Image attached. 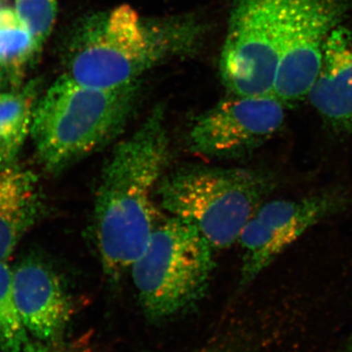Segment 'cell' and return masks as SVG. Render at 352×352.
<instances>
[{"mask_svg":"<svg viewBox=\"0 0 352 352\" xmlns=\"http://www.w3.org/2000/svg\"><path fill=\"white\" fill-rule=\"evenodd\" d=\"M166 115L157 106L113 148L95 195L94 228L102 270L118 280L131 270L156 227L154 197L170 163Z\"/></svg>","mask_w":352,"mask_h":352,"instance_id":"6da1fadb","label":"cell"},{"mask_svg":"<svg viewBox=\"0 0 352 352\" xmlns=\"http://www.w3.org/2000/svg\"><path fill=\"white\" fill-rule=\"evenodd\" d=\"M204 32L193 16L143 17L129 6L91 14L65 38L64 75L85 87H126L159 65L195 52Z\"/></svg>","mask_w":352,"mask_h":352,"instance_id":"7a4b0ae2","label":"cell"},{"mask_svg":"<svg viewBox=\"0 0 352 352\" xmlns=\"http://www.w3.org/2000/svg\"><path fill=\"white\" fill-rule=\"evenodd\" d=\"M140 82L85 87L62 75L36 101L31 135L44 170L57 173L108 145L138 107Z\"/></svg>","mask_w":352,"mask_h":352,"instance_id":"3957f363","label":"cell"},{"mask_svg":"<svg viewBox=\"0 0 352 352\" xmlns=\"http://www.w3.org/2000/svg\"><path fill=\"white\" fill-rule=\"evenodd\" d=\"M275 185L274 176L263 170L190 166L164 173L156 196L170 217L195 227L214 250H224L238 243Z\"/></svg>","mask_w":352,"mask_h":352,"instance_id":"277c9868","label":"cell"},{"mask_svg":"<svg viewBox=\"0 0 352 352\" xmlns=\"http://www.w3.org/2000/svg\"><path fill=\"white\" fill-rule=\"evenodd\" d=\"M214 250L184 220L157 224L129 270L144 314L162 320L200 302L214 272Z\"/></svg>","mask_w":352,"mask_h":352,"instance_id":"5b68a950","label":"cell"},{"mask_svg":"<svg viewBox=\"0 0 352 352\" xmlns=\"http://www.w3.org/2000/svg\"><path fill=\"white\" fill-rule=\"evenodd\" d=\"M286 0H233L219 60L229 94L261 96L273 92Z\"/></svg>","mask_w":352,"mask_h":352,"instance_id":"8992f818","label":"cell"},{"mask_svg":"<svg viewBox=\"0 0 352 352\" xmlns=\"http://www.w3.org/2000/svg\"><path fill=\"white\" fill-rule=\"evenodd\" d=\"M344 188H330L300 200L264 201L241 234L240 285H249L305 231L346 210Z\"/></svg>","mask_w":352,"mask_h":352,"instance_id":"52a82bcc","label":"cell"},{"mask_svg":"<svg viewBox=\"0 0 352 352\" xmlns=\"http://www.w3.org/2000/svg\"><path fill=\"white\" fill-rule=\"evenodd\" d=\"M344 8V0H286L272 92L285 106L308 96L320 71L324 44Z\"/></svg>","mask_w":352,"mask_h":352,"instance_id":"ba28073f","label":"cell"},{"mask_svg":"<svg viewBox=\"0 0 352 352\" xmlns=\"http://www.w3.org/2000/svg\"><path fill=\"white\" fill-rule=\"evenodd\" d=\"M285 107L273 94H230L197 118L187 139L190 151L210 159L251 154L283 126Z\"/></svg>","mask_w":352,"mask_h":352,"instance_id":"9c48e42d","label":"cell"},{"mask_svg":"<svg viewBox=\"0 0 352 352\" xmlns=\"http://www.w3.org/2000/svg\"><path fill=\"white\" fill-rule=\"evenodd\" d=\"M12 284L27 332L41 342H54L72 315L68 292L56 271L43 258L31 254L12 268Z\"/></svg>","mask_w":352,"mask_h":352,"instance_id":"30bf717a","label":"cell"},{"mask_svg":"<svg viewBox=\"0 0 352 352\" xmlns=\"http://www.w3.org/2000/svg\"><path fill=\"white\" fill-rule=\"evenodd\" d=\"M307 97L333 134L352 138V29L335 27L329 34Z\"/></svg>","mask_w":352,"mask_h":352,"instance_id":"8fae6325","label":"cell"},{"mask_svg":"<svg viewBox=\"0 0 352 352\" xmlns=\"http://www.w3.org/2000/svg\"><path fill=\"white\" fill-rule=\"evenodd\" d=\"M43 198L38 179L19 166L0 170V261H6L38 219Z\"/></svg>","mask_w":352,"mask_h":352,"instance_id":"7c38bea8","label":"cell"},{"mask_svg":"<svg viewBox=\"0 0 352 352\" xmlns=\"http://www.w3.org/2000/svg\"><path fill=\"white\" fill-rule=\"evenodd\" d=\"M38 82L0 94V170L15 164L31 133L32 113L38 101Z\"/></svg>","mask_w":352,"mask_h":352,"instance_id":"4fadbf2b","label":"cell"},{"mask_svg":"<svg viewBox=\"0 0 352 352\" xmlns=\"http://www.w3.org/2000/svg\"><path fill=\"white\" fill-rule=\"evenodd\" d=\"M31 32L10 9H0V66L11 82L22 80L25 67L39 53Z\"/></svg>","mask_w":352,"mask_h":352,"instance_id":"5bb4252c","label":"cell"},{"mask_svg":"<svg viewBox=\"0 0 352 352\" xmlns=\"http://www.w3.org/2000/svg\"><path fill=\"white\" fill-rule=\"evenodd\" d=\"M21 320L12 284V268L0 261V352H29L36 349Z\"/></svg>","mask_w":352,"mask_h":352,"instance_id":"9a60e30c","label":"cell"},{"mask_svg":"<svg viewBox=\"0 0 352 352\" xmlns=\"http://www.w3.org/2000/svg\"><path fill=\"white\" fill-rule=\"evenodd\" d=\"M21 22L31 32L39 50L50 38L57 16V0H15Z\"/></svg>","mask_w":352,"mask_h":352,"instance_id":"2e32d148","label":"cell"},{"mask_svg":"<svg viewBox=\"0 0 352 352\" xmlns=\"http://www.w3.org/2000/svg\"><path fill=\"white\" fill-rule=\"evenodd\" d=\"M7 80H10V78H9L8 74H7L6 69H4L3 68H2L1 66H0V88H1L2 87H3L4 85H6Z\"/></svg>","mask_w":352,"mask_h":352,"instance_id":"e0dca14e","label":"cell"},{"mask_svg":"<svg viewBox=\"0 0 352 352\" xmlns=\"http://www.w3.org/2000/svg\"><path fill=\"white\" fill-rule=\"evenodd\" d=\"M29 352H63L56 349H51V347L36 346V349Z\"/></svg>","mask_w":352,"mask_h":352,"instance_id":"ac0fdd59","label":"cell"},{"mask_svg":"<svg viewBox=\"0 0 352 352\" xmlns=\"http://www.w3.org/2000/svg\"><path fill=\"white\" fill-rule=\"evenodd\" d=\"M346 352H352V337L349 342V344H347Z\"/></svg>","mask_w":352,"mask_h":352,"instance_id":"d6986e66","label":"cell"}]
</instances>
